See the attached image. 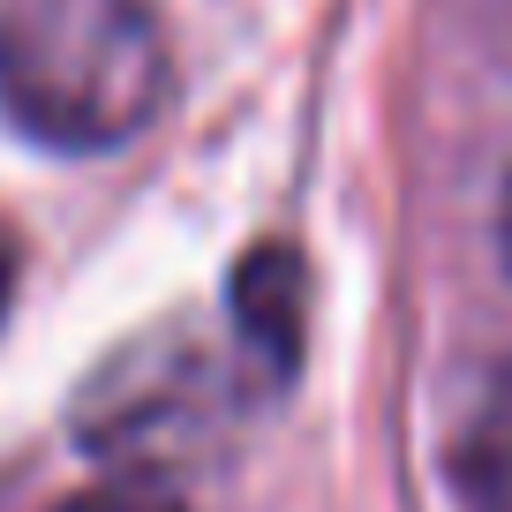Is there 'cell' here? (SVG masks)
<instances>
[{
  "instance_id": "8992f818",
  "label": "cell",
  "mask_w": 512,
  "mask_h": 512,
  "mask_svg": "<svg viewBox=\"0 0 512 512\" xmlns=\"http://www.w3.org/2000/svg\"><path fill=\"white\" fill-rule=\"evenodd\" d=\"M497 241H505V264H512V189H505V204H497Z\"/></svg>"
},
{
  "instance_id": "3957f363",
  "label": "cell",
  "mask_w": 512,
  "mask_h": 512,
  "mask_svg": "<svg viewBox=\"0 0 512 512\" xmlns=\"http://www.w3.org/2000/svg\"><path fill=\"white\" fill-rule=\"evenodd\" d=\"M452 482L467 512H512V362H497L475 384L452 437Z\"/></svg>"
},
{
  "instance_id": "7a4b0ae2",
  "label": "cell",
  "mask_w": 512,
  "mask_h": 512,
  "mask_svg": "<svg viewBox=\"0 0 512 512\" xmlns=\"http://www.w3.org/2000/svg\"><path fill=\"white\" fill-rule=\"evenodd\" d=\"M302 317H309V272L287 241H264L234 264V347L256 362L264 384H287L302 362Z\"/></svg>"
},
{
  "instance_id": "5b68a950",
  "label": "cell",
  "mask_w": 512,
  "mask_h": 512,
  "mask_svg": "<svg viewBox=\"0 0 512 512\" xmlns=\"http://www.w3.org/2000/svg\"><path fill=\"white\" fill-rule=\"evenodd\" d=\"M8 302H16V249L0 241V324H8Z\"/></svg>"
},
{
  "instance_id": "6da1fadb",
  "label": "cell",
  "mask_w": 512,
  "mask_h": 512,
  "mask_svg": "<svg viewBox=\"0 0 512 512\" xmlns=\"http://www.w3.org/2000/svg\"><path fill=\"white\" fill-rule=\"evenodd\" d=\"M174 61L144 0H8L0 8V113L61 159L144 136Z\"/></svg>"
},
{
  "instance_id": "277c9868",
  "label": "cell",
  "mask_w": 512,
  "mask_h": 512,
  "mask_svg": "<svg viewBox=\"0 0 512 512\" xmlns=\"http://www.w3.org/2000/svg\"><path fill=\"white\" fill-rule=\"evenodd\" d=\"M53 512H189V505L151 475H113V482H98V490L68 497V505H53Z\"/></svg>"
}]
</instances>
